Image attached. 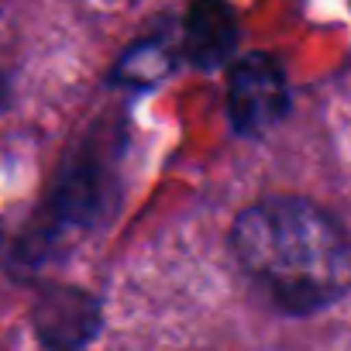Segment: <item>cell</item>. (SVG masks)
I'll list each match as a JSON object with an SVG mask.
<instances>
[{"label":"cell","mask_w":351,"mask_h":351,"mask_svg":"<svg viewBox=\"0 0 351 351\" xmlns=\"http://www.w3.org/2000/svg\"><path fill=\"white\" fill-rule=\"evenodd\" d=\"M169 69H172V49H169V42L165 38H148V42H138L117 62L114 80L117 83H128V86H152Z\"/></svg>","instance_id":"6"},{"label":"cell","mask_w":351,"mask_h":351,"mask_svg":"<svg viewBox=\"0 0 351 351\" xmlns=\"http://www.w3.org/2000/svg\"><path fill=\"white\" fill-rule=\"evenodd\" d=\"M97 303L73 286L49 289L35 306V330L49 351H83L97 334Z\"/></svg>","instance_id":"3"},{"label":"cell","mask_w":351,"mask_h":351,"mask_svg":"<svg viewBox=\"0 0 351 351\" xmlns=\"http://www.w3.org/2000/svg\"><path fill=\"white\" fill-rule=\"evenodd\" d=\"M104 197H107V186L100 180V165L86 158L62 172V183L52 200V214L59 217V224H83L104 210Z\"/></svg>","instance_id":"5"},{"label":"cell","mask_w":351,"mask_h":351,"mask_svg":"<svg viewBox=\"0 0 351 351\" xmlns=\"http://www.w3.org/2000/svg\"><path fill=\"white\" fill-rule=\"evenodd\" d=\"M238 49V21L221 4H197L186 14L183 52L200 69H217Z\"/></svg>","instance_id":"4"},{"label":"cell","mask_w":351,"mask_h":351,"mask_svg":"<svg viewBox=\"0 0 351 351\" xmlns=\"http://www.w3.org/2000/svg\"><path fill=\"white\" fill-rule=\"evenodd\" d=\"M286 110H289V86L282 66L265 52L241 56L228 76V114L234 131L255 138L272 124H279Z\"/></svg>","instance_id":"2"},{"label":"cell","mask_w":351,"mask_h":351,"mask_svg":"<svg viewBox=\"0 0 351 351\" xmlns=\"http://www.w3.org/2000/svg\"><path fill=\"white\" fill-rule=\"evenodd\" d=\"M234 255L282 313H313L351 289V241L310 200L272 197L234 224Z\"/></svg>","instance_id":"1"}]
</instances>
